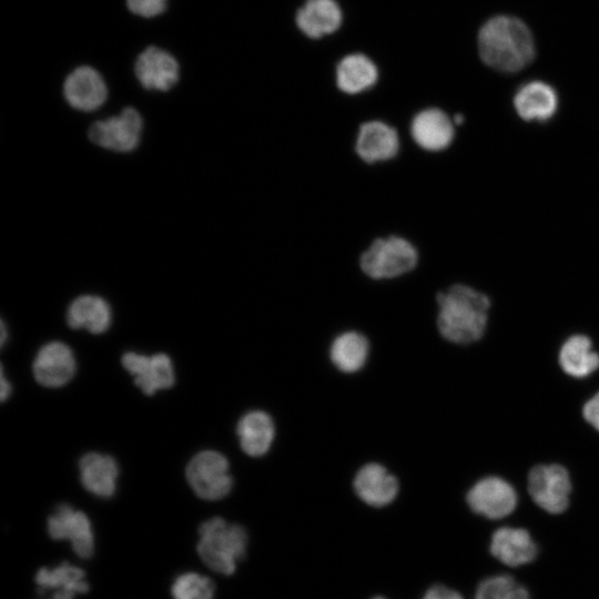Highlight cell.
<instances>
[{
	"instance_id": "f1b7e54d",
	"label": "cell",
	"mask_w": 599,
	"mask_h": 599,
	"mask_svg": "<svg viewBox=\"0 0 599 599\" xmlns=\"http://www.w3.org/2000/svg\"><path fill=\"white\" fill-rule=\"evenodd\" d=\"M128 10L141 18L151 19L162 14L167 0H125Z\"/></svg>"
},
{
	"instance_id": "f546056e",
	"label": "cell",
	"mask_w": 599,
	"mask_h": 599,
	"mask_svg": "<svg viewBox=\"0 0 599 599\" xmlns=\"http://www.w3.org/2000/svg\"><path fill=\"white\" fill-rule=\"evenodd\" d=\"M581 412L583 419L599 433V392L583 404Z\"/></svg>"
},
{
	"instance_id": "2e32d148",
	"label": "cell",
	"mask_w": 599,
	"mask_h": 599,
	"mask_svg": "<svg viewBox=\"0 0 599 599\" xmlns=\"http://www.w3.org/2000/svg\"><path fill=\"white\" fill-rule=\"evenodd\" d=\"M353 489L364 504L382 508L397 498L399 483L397 477L382 464L368 463L355 474Z\"/></svg>"
},
{
	"instance_id": "836d02e7",
	"label": "cell",
	"mask_w": 599,
	"mask_h": 599,
	"mask_svg": "<svg viewBox=\"0 0 599 599\" xmlns=\"http://www.w3.org/2000/svg\"><path fill=\"white\" fill-rule=\"evenodd\" d=\"M372 599H386V598H384V597H382V596H376V597H374V598H372Z\"/></svg>"
},
{
	"instance_id": "3957f363",
	"label": "cell",
	"mask_w": 599,
	"mask_h": 599,
	"mask_svg": "<svg viewBox=\"0 0 599 599\" xmlns=\"http://www.w3.org/2000/svg\"><path fill=\"white\" fill-rule=\"evenodd\" d=\"M199 535L197 552L202 561L217 573L232 575L247 550L248 536L244 527L214 517L200 526Z\"/></svg>"
},
{
	"instance_id": "8fae6325",
	"label": "cell",
	"mask_w": 599,
	"mask_h": 599,
	"mask_svg": "<svg viewBox=\"0 0 599 599\" xmlns=\"http://www.w3.org/2000/svg\"><path fill=\"white\" fill-rule=\"evenodd\" d=\"M134 75L145 90L166 92L177 83L180 65L169 51L149 45L135 59Z\"/></svg>"
},
{
	"instance_id": "cb8c5ba5",
	"label": "cell",
	"mask_w": 599,
	"mask_h": 599,
	"mask_svg": "<svg viewBox=\"0 0 599 599\" xmlns=\"http://www.w3.org/2000/svg\"><path fill=\"white\" fill-rule=\"evenodd\" d=\"M111 321L109 303L98 295H81L71 302L67 311V323L71 328H84L92 334L104 333Z\"/></svg>"
},
{
	"instance_id": "5bb4252c",
	"label": "cell",
	"mask_w": 599,
	"mask_h": 599,
	"mask_svg": "<svg viewBox=\"0 0 599 599\" xmlns=\"http://www.w3.org/2000/svg\"><path fill=\"white\" fill-rule=\"evenodd\" d=\"M409 132L414 143L427 152L447 149L455 138V123L438 108L418 111L410 120Z\"/></svg>"
},
{
	"instance_id": "d4e9b609",
	"label": "cell",
	"mask_w": 599,
	"mask_h": 599,
	"mask_svg": "<svg viewBox=\"0 0 599 599\" xmlns=\"http://www.w3.org/2000/svg\"><path fill=\"white\" fill-rule=\"evenodd\" d=\"M560 368L573 378H586L599 368V353L593 349L592 341L583 334L569 336L558 354Z\"/></svg>"
},
{
	"instance_id": "7a4b0ae2",
	"label": "cell",
	"mask_w": 599,
	"mask_h": 599,
	"mask_svg": "<svg viewBox=\"0 0 599 599\" xmlns=\"http://www.w3.org/2000/svg\"><path fill=\"white\" fill-rule=\"evenodd\" d=\"M481 60L501 72H517L535 57V42L529 28L518 18L496 16L483 24L478 33Z\"/></svg>"
},
{
	"instance_id": "d6a6232c",
	"label": "cell",
	"mask_w": 599,
	"mask_h": 599,
	"mask_svg": "<svg viewBox=\"0 0 599 599\" xmlns=\"http://www.w3.org/2000/svg\"><path fill=\"white\" fill-rule=\"evenodd\" d=\"M6 341V326H4V323L2 322L1 324V344H3Z\"/></svg>"
},
{
	"instance_id": "5b68a950",
	"label": "cell",
	"mask_w": 599,
	"mask_h": 599,
	"mask_svg": "<svg viewBox=\"0 0 599 599\" xmlns=\"http://www.w3.org/2000/svg\"><path fill=\"white\" fill-rule=\"evenodd\" d=\"M527 490L540 509L549 515H560L569 507L572 484L562 465L540 464L529 470Z\"/></svg>"
},
{
	"instance_id": "ac0fdd59",
	"label": "cell",
	"mask_w": 599,
	"mask_h": 599,
	"mask_svg": "<svg viewBox=\"0 0 599 599\" xmlns=\"http://www.w3.org/2000/svg\"><path fill=\"white\" fill-rule=\"evenodd\" d=\"M342 22L343 12L335 0H306L295 13L296 27L309 39L336 32Z\"/></svg>"
},
{
	"instance_id": "277c9868",
	"label": "cell",
	"mask_w": 599,
	"mask_h": 599,
	"mask_svg": "<svg viewBox=\"0 0 599 599\" xmlns=\"http://www.w3.org/2000/svg\"><path fill=\"white\" fill-rule=\"evenodd\" d=\"M418 250L408 238L397 234L379 236L359 254L358 267L372 281H389L415 271Z\"/></svg>"
},
{
	"instance_id": "603a6c76",
	"label": "cell",
	"mask_w": 599,
	"mask_h": 599,
	"mask_svg": "<svg viewBox=\"0 0 599 599\" xmlns=\"http://www.w3.org/2000/svg\"><path fill=\"white\" fill-rule=\"evenodd\" d=\"M514 105L518 115L526 121H546L556 113L558 97L549 84L532 81L517 91Z\"/></svg>"
},
{
	"instance_id": "4fadbf2b",
	"label": "cell",
	"mask_w": 599,
	"mask_h": 599,
	"mask_svg": "<svg viewBox=\"0 0 599 599\" xmlns=\"http://www.w3.org/2000/svg\"><path fill=\"white\" fill-rule=\"evenodd\" d=\"M62 92L67 103L82 112L98 110L108 98V87L101 73L90 65H79L64 79Z\"/></svg>"
},
{
	"instance_id": "d6986e66",
	"label": "cell",
	"mask_w": 599,
	"mask_h": 599,
	"mask_svg": "<svg viewBox=\"0 0 599 599\" xmlns=\"http://www.w3.org/2000/svg\"><path fill=\"white\" fill-rule=\"evenodd\" d=\"M34 580L39 595L52 591L49 599H74L89 591L84 571L69 562H62L52 569L41 568Z\"/></svg>"
},
{
	"instance_id": "484cf974",
	"label": "cell",
	"mask_w": 599,
	"mask_h": 599,
	"mask_svg": "<svg viewBox=\"0 0 599 599\" xmlns=\"http://www.w3.org/2000/svg\"><path fill=\"white\" fill-rule=\"evenodd\" d=\"M369 355V342L357 331H345L338 334L328 349L329 361L342 373L354 374L366 364Z\"/></svg>"
},
{
	"instance_id": "7c38bea8",
	"label": "cell",
	"mask_w": 599,
	"mask_h": 599,
	"mask_svg": "<svg viewBox=\"0 0 599 599\" xmlns=\"http://www.w3.org/2000/svg\"><path fill=\"white\" fill-rule=\"evenodd\" d=\"M48 532L54 540H69L80 558H91L94 552V537L88 516L69 505H60L49 517Z\"/></svg>"
},
{
	"instance_id": "30bf717a",
	"label": "cell",
	"mask_w": 599,
	"mask_h": 599,
	"mask_svg": "<svg viewBox=\"0 0 599 599\" xmlns=\"http://www.w3.org/2000/svg\"><path fill=\"white\" fill-rule=\"evenodd\" d=\"M400 150L397 130L382 120H368L359 124L354 151L366 164L387 162L395 159Z\"/></svg>"
},
{
	"instance_id": "8992f818",
	"label": "cell",
	"mask_w": 599,
	"mask_h": 599,
	"mask_svg": "<svg viewBox=\"0 0 599 599\" xmlns=\"http://www.w3.org/2000/svg\"><path fill=\"white\" fill-rule=\"evenodd\" d=\"M186 478L194 493L205 500L224 498L233 486L229 460L215 450L196 454L187 464Z\"/></svg>"
},
{
	"instance_id": "4dcf8cb0",
	"label": "cell",
	"mask_w": 599,
	"mask_h": 599,
	"mask_svg": "<svg viewBox=\"0 0 599 599\" xmlns=\"http://www.w3.org/2000/svg\"><path fill=\"white\" fill-rule=\"evenodd\" d=\"M422 599H465L464 596L445 585H434L427 589Z\"/></svg>"
},
{
	"instance_id": "ffe728a7",
	"label": "cell",
	"mask_w": 599,
	"mask_h": 599,
	"mask_svg": "<svg viewBox=\"0 0 599 599\" xmlns=\"http://www.w3.org/2000/svg\"><path fill=\"white\" fill-rule=\"evenodd\" d=\"M275 424L272 416L261 409L245 413L236 426L242 450L251 457L268 453L275 439Z\"/></svg>"
},
{
	"instance_id": "e0dca14e",
	"label": "cell",
	"mask_w": 599,
	"mask_h": 599,
	"mask_svg": "<svg viewBox=\"0 0 599 599\" xmlns=\"http://www.w3.org/2000/svg\"><path fill=\"white\" fill-rule=\"evenodd\" d=\"M75 373V359L68 345L50 342L43 345L33 362V375L45 387H61Z\"/></svg>"
},
{
	"instance_id": "52a82bcc",
	"label": "cell",
	"mask_w": 599,
	"mask_h": 599,
	"mask_svg": "<svg viewBox=\"0 0 599 599\" xmlns=\"http://www.w3.org/2000/svg\"><path fill=\"white\" fill-rule=\"evenodd\" d=\"M143 119L133 106H125L118 115L99 120L89 128V140L98 146L115 152H131L141 141Z\"/></svg>"
},
{
	"instance_id": "9a60e30c",
	"label": "cell",
	"mask_w": 599,
	"mask_h": 599,
	"mask_svg": "<svg viewBox=\"0 0 599 599\" xmlns=\"http://www.w3.org/2000/svg\"><path fill=\"white\" fill-rule=\"evenodd\" d=\"M123 367L134 376L135 384L146 395L170 388L174 382V368L166 354L151 356L129 352L122 356Z\"/></svg>"
},
{
	"instance_id": "44dd1931",
	"label": "cell",
	"mask_w": 599,
	"mask_h": 599,
	"mask_svg": "<svg viewBox=\"0 0 599 599\" xmlns=\"http://www.w3.org/2000/svg\"><path fill=\"white\" fill-rule=\"evenodd\" d=\"M375 62L364 53H351L339 60L335 71L336 85L345 94L355 95L373 88L378 81Z\"/></svg>"
},
{
	"instance_id": "9c48e42d",
	"label": "cell",
	"mask_w": 599,
	"mask_h": 599,
	"mask_svg": "<svg viewBox=\"0 0 599 599\" xmlns=\"http://www.w3.org/2000/svg\"><path fill=\"white\" fill-rule=\"evenodd\" d=\"M490 556L507 568L517 569L537 560L539 547L529 530L522 527L501 526L489 538Z\"/></svg>"
},
{
	"instance_id": "4316f807",
	"label": "cell",
	"mask_w": 599,
	"mask_h": 599,
	"mask_svg": "<svg viewBox=\"0 0 599 599\" xmlns=\"http://www.w3.org/2000/svg\"><path fill=\"white\" fill-rule=\"evenodd\" d=\"M473 599H531V593L514 576L494 573L478 582Z\"/></svg>"
},
{
	"instance_id": "ba28073f",
	"label": "cell",
	"mask_w": 599,
	"mask_h": 599,
	"mask_svg": "<svg viewBox=\"0 0 599 599\" xmlns=\"http://www.w3.org/2000/svg\"><path fill=\"white\" fill-rule=\"evenodd\" d=\"M517 501V493L512 485L498 476H487L477 480L466 494L469 509L489 520H499L511 515Z\"/></svg>"
},
{
	"instance_id": "7402d4cb",
	"label": "cell",
	"mask_w": 599,
	"mask_h": 599,
	"mask_svg": "<svg viewBox=\"0 0 599 599\" xmlns=\"http://www.w3.org/2000/svg\"><path fill=\"white\" fill-rule=\"evenodd\" d=\"M80 479L91 494L109 498L116 487L119 467L115 459L100 453H88L79 461Z\"/></svg>"
},
{
	"instance_id": "6da1fadb",
	"label": "cell",
	"mask_w": 599,
	"mask_h": 599,
	"mask_svg": "<svg viewBox=\"0 0 599 599\" xmlns=\"http://www.w3.org/2000/svg\"><path fill=\"white\" fill-rule=\"evenodd\" d=\"M437 329L443 338L467 345L479 341L487 328L490 301L466 284H453L435 295Z\"/></svg>"
},
{
	"instance_id": "1f68e13d",
	"label": "cell",
	"mask_w": 599,
	"mask_h": 599,
	"mask_svg": "<svg viewBox=\"0 0 599 599\" xmlns=\"http://www.w3.org/2000/svg\"><path fill=\"white\" fill-rule=\"evenodd\" d=\"M3 369H1V399L6 400L10 393V384L6 379Z\"/></svg>"
},
{
	"instance_id": "83f0119b",
	"label": "cell",
	"mask_w": 599,
	"mask_h": 599,
	"mask_svg": "<svg viewBox=\"0 0 599 599\" xmlns=\"http://www.w3.org/2000/svg\"><path fill=\"white\" fill-rule=\"evenodd\" d=\"M171 593L173 599H213L214 583L205 576L185 572L175 578Z\"/></svg>"
}]
</instances>
